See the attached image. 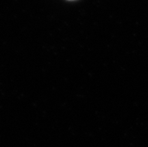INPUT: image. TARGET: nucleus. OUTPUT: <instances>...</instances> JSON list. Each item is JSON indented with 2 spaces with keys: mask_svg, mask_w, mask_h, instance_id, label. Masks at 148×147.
Returning <instances> with one entry per match:
<instances>
[{
  "mask_svg": "<svg viewBox=\"0 0 148 147\" xmlns=\"http://www.w3.org/2000/svg\"><path fill=\"white\" fill-rule=\"evenodd\" d=\"M69 1H72V0H69Z\"/></svg>",
  "mask_w": 148,
  "mask_h": 147,
  "instance_id": "nucleus-1",
  "label": "nucleus"
}]
</instances>
